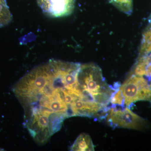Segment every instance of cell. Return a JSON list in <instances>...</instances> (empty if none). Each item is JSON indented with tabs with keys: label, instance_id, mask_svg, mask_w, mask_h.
I'll list each match as a JSON object with an SVG mask.
<instances>
[{
	"label": "cell",
	"instance_id": "6da1fadb",
	"mask_svg": "<svg viewBox=\"0 0 151 151\" xmlns=\"http://www.w3.org/2000/svg\"><path fill=\"white\" fill-rule=\"evenodd\" d=\"M81 64L52 59L37 66L18 81L14 91L24 111V125L36 142L44 145L75 116L81 99L77 76Z\"/></svg>",
	"mask_w": 151,
	"mask_h": 151
},
{
	"label": "cell",
	"instance_id": "7a4b0ae2",
	"mask_svg": "<svg viewBox=\"0 0 151 151\" xmlns=\"http://www.w3.org/2000/svg\"><path fill=\"white\" fill-rule=\"evenodd\" d=\"M77 80L85 101L111 108L114 88L107 84L99 66L92 63L81 64Z\"/></svg>",
	"mask_w": 151,
	"mask_h": 151
},
{
	"label": "cell",
	"instance_id": "3957f363",
	"mask_svg": "<svg viewBox=\"0 0 151 151\" xmlns=\"http://www.w3.org/2000/svg\"><path fill=\"white\" fill-rule=\"evenodd\" d=\"M106 119L108 124L113 128L139 130L145 124L144 119L133 113L129 108L124 106L111 107L108 111Z\"/></svg>",
	"mask_w": 151,
	"mask_h": 151
},
{
	"label": "cell",
	"instance_id": "277c9868",
	"mask_svg": "<svg viewBox=\"0 0 151 151\" xmlns=\"http://www.w3.org/2000/svg\"><path fill=\"white\" fill-rule=\"evenodd\" d=\"M47 15L53 18L67 16L73 12L75 0H37Z\"/></svg>",
	"mask_w": 151,
	"mask_h": 151
},
{
	"label": "cell",
	"instance_id": "5b68a950",
	"mask_svg": "<svg viewBox=\"0 0 151 151\" xmlns=\"http://www.w3.org/2000/svg\"><path fill=\"white\" fill-rule=\"evenodd\" d=\"M124 99L125 107L130 108L133 103L138 101L139 86L137 76L130 73L128 78L120 86Z\"/></svg>",
	"mask_w": 151,
	"mask_h": 151
},
{
	"label": "cell",
	"instance_id": "8992f818",
	"mask_svg": "<svg viewBox=\"0 0 151 151\" xmlns=\"http://www.w3.org/2000/svg\"><path fill=\"white\" fill-rule=\"evenodd\" d=\"M70 151H94V145L89 135L82 133L77 138L70 147Z\"/></svg>",
	"mask_w": 151,
	"mask_h": 151
},
{
	"label": "cell",
	"instance_id": "52a82bcc",
	"mask_svg": "<svg viewBox=\"0 0 151 151\" xmlns=\"http://www.w3.org/2000/svg\"><path fill=\"white\" fill-rule=\"evenodd\" d=\"M109 2L124 13L129 15L133 10V0H108Z\"/></svg>",
	"mask_w": 151,
	"mask_h": 151
}]
</instances>
